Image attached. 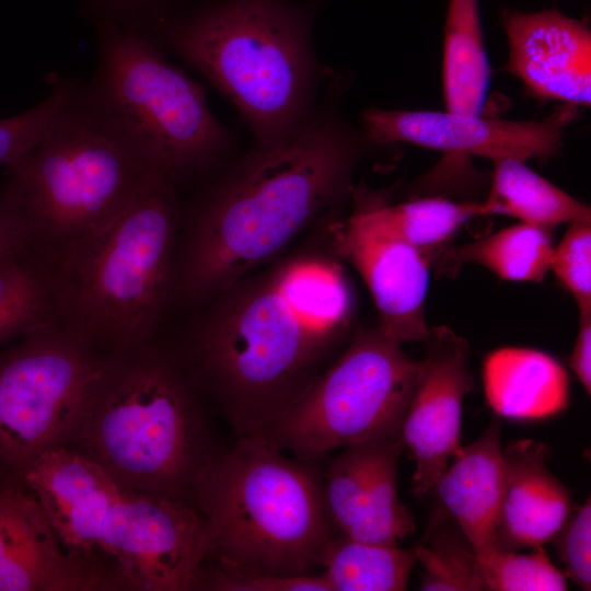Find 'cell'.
I'll return each mask as SVG.
<instances>
[{
  "label": "cell",
  "mask_w": 591,
  "mask_h": 591,
  "mask_svg": "<svg viewBox=\"0 0 591 591\" xmlns=\"http://www.w3.org/2000/svg\"><path fill=\"white\" fill-rule=\"evenodd\" d=\"M298 250L243 276L194 308L173 347L236 438L286 413L332 363L355 297L331 251L326 221Z\"/></svg>",
  "instance_id": "cell-1"
},
{
  "label": "cell",
  "mask_w": 591,
  "mask_h": 591,
  "mask_svg": "<svg viewBox=\"0 0 591 591\" xmlns=\"http://www.w3.org/2000/svg\"><path fill=\"white\" fill-rule=\"evenodd\" d=\"M331 100L281 140L233 158L183 201L171 308L194 309L278 258L351 195L362 141Z\"/></svg>",
  "instance_id": "cell-2"
},
{
  "label": "cell",
  "mask_w": 591,
  "mask_h": 591,
  "mask_svg": "<svg viewBox=\"0 0 591 591\" xmlns=\"http://www.w3.org/2000/svg\"><path fill=\"white\" fill-rule=\"evenodd\" d=\"M22 477L65 549L107 590H196L211 543L192 502L125 487L70 448L44 454Z\"/></svg>",
  "instance_id": "cell-3"
},
{
  "label": "cell",
  "mask_w": 591,
  "mask_h": 591,
  "mask_svg": "<svg viewBox=\"0 0 591 591\" xmlns=\"http://www.w3.org/2000/svg\"><path fill=\"white\" fill-rule=\"evenodd\" d=\"M179 190L146 174L104 227L43 262L55 322L107 358L155 338L171 309Z\"/></svg>",
  "instance_id": "cell-4"
},
{
  "label": "cell",
  "mask_w": 591,
  "mask_h": 591,
  "mask_svg": "<svg viewBox=\"0 0 591 591\" xmlns=\"http://www.w3.org/2000/svg\"><path fill=\"white\" fill-rule=\"evenodd\" d=\"M208 406L176 352L154 338L106 358L72 444L125 487L192 502L200 473L224 450Z\"/></svg>",
  "instance_id": "cell-5"
},
{
  "label": "cell",
  "mask_w": 591,
  "mask_h": 591,
  "mask_svg": "<svg viewBox=\"0 0 591 591\" xmlns=\"http://www.w3.org/2000/svg\"><path fill=\"white\" fill-rule=\"evenodd\" d=\"M140 31L218 89L256 146L281 140L317 105L323 73L310 18L286 0L210 1Z\"/></svg>",
  "instance_id": "cell-6"
},
{
  "label": "cell",
  "mask_w": 591,
  "mask_h": 591,
  "mask_svg": "<svg viewBox=\"0 0 591 591\" xmlns=\"http://www.w3.org/2000/svg\"><path fill=\"white\" fill-rule=\"evenodd\" d=\"M97 66L76 102L144 173L178 190L199 186L234 157L235 136L211 113L205 88L142 31L95 20Z\"/></svg>",
  "instance_id": "cell-7"
},
{
  "label": "cell",
  "mask_w": 591,
  "mask_h": 591,
  "mask_svg": "<svg viewBox=\"0 0 591 591\" xmlns=\"http://www.w3.org/2000/svg\"><path fill=\"white\" fill-rule=\"evenodd\" d=\"M320 464L289 456L258 433L216 455L192 496L209 532L208 559L277 576L312 573L336 534Z\"/></svg>",
  "instance_id": "cell-8"
},
{
  "label": "cell",
  "mask_w": 591,
  "mask_h": 591,
  "mask_svg": "<svg viewBox=\"0 0 591 591\" xmlns=\"http://www.w3.org/2000/svg\"><path fill=\"white\" fill-rule=\"evenodd\" d=\"M76 97L8 167L0 189L43 262L109 222L147 174L88 119Z\"/></svg>",
  "instance_id": "cell-9"
},
{
  "label": "cell",
  "mask_w": 591,
  "mask_h": 591,
  "mask_svg": "<svg viewBox=\"0 0 591 591\" xmlns=\"http://www.w3.org/2000/svg\"><path fill=\"white\" fill-rule=\"evenodd\" d=\"M401 344L378 325L359 327L300 398L256 433L311 462L368 440L401 438L418 371Z\"/></svg>",
  "instance_id": "cell-10"
},
{
  "label": "cell",
  "mask_w": 591,
  "mask_h": 591,
  "mask_svg": "<svg viewBox=\"0 0 591 591\" xmlns=\"http://www.w3.org/2000/svg\"><path fill=\"white\" fill-rule=\"evenodd\" d=\"M105 364L56 323L0 351V465L22 475L44 454L69 448Z\"/></svg>",
  "instance_id": "cell-11"
},
{
  "label": "cell",
  "mask_w": 591,
  "mask_h": 591,
  "mask_svg": "<svg viewBox=\"0 0 591 591\" xmlns=\"http://www.w3.org/2000/svg\"><path fill=\"white\" fill-rule=\"evenodd\" d=\"M351 195V215L327 221L331 251L361 276L384 333L399 343L422 341L430 329L425 299L432 264L378 217L368 196Z\"/></svg>",
  "instance_id": "cell-12"
},
{
  "label": "cell",
  "mask_w": 591,
  "mask_h": 591,
  "mask_svg": "<svg viewBox=\"0 0 591 591\" xmlns=\"http://www.w3.org/2000/svg\"><path fill=\"white\" fill-rule=\"evenodd\" d=\"M576 107L564 105L544 120H502L451 112L368 108L366 138L378 143L408 142L455 155L491 159H547L561 147Z\"/></svg>",
  "instance_id": "cell-13"
},
{
  "label": "cell",
  "mask_w": 591,
  "mask_h": 591,
  "mask_svg": "<svg viewBox=\"0 0 591 591\" xmlns=\"http://www.w3.org/2000/svg\"><path fill=\"white\" fill-rule=\"evenodd\" d=\"M414 391L403 420L401 440L416 463L413 493L421 497L461 449L463 401L473 390L470 346L449 326L430 327L422 340Z\"/></svg>",
  "instance_id": "cell-14"
},
{
  "label": "cell",
  "mask_w": 591,
  "mask_h": 591,
  "mask_svg": "<svg viewBox=\"0 0 591 591\" xmlns=\"http://www.w3.org/2000/svg\"><path fill=\"white\" fill-rule=\"evenodd\" d=\"M399 437L378 438L341 449L323 470L327 509L337 534L398 545L415 522L397 493Z\"/></svg>",
  "instance_id": "cell-15"
},
{
  "label": "cell",
  "mask_w": 591,
  "mask_h": 591,
  "mask_svg": "<svg viewBox=\"0 0 591 591\" xmlns=\"http://www.w3.org/2000/svg\"><path fill=\"white\" fill-rule=\"evenodd\" d=\"M507 71L544 101L589 106L591 100V33L557 11L511 13L505 20Z\"/></svg>",
  "instance_id": "cell-16"
},
{
  "label": "cell",
  "mask_w": 591,
  "mask_h": 591,
  "mask_svg": "<svg viewBox=\"0 0 591 591\" xmlns=\"http://www.w3.org/2000/svg\"><path fill=\"white\" fill-rule=\"evenodd\" d=\"M94 590L107 588L65 549L37 497L0 490V591Z\"/></svg>",
  "instance_id": "cell-17"
},
{
  "label": "cell",
  "mask_w": 591,
  "mask_h": 591,
  "mask_svg": "<svg viewBox=\"0 0 591 591\" xmlns=\"http://www.w3.org/2000/svg\"><path fill=\"white\" fill-rule=\"evenodd\" d=\"M549 451L532 439L503 449V488L496 545L503 551L552 542L570 515L571 491L547 467Z\"/></svg>",
  "instance_id": "cell-18"
},
{
  "label": "cell",
  "mask_w": 591,
  "mask_h": 591,
  "mask_svg": "<svg viewBox=\"0 0 591 591\" xmlns=\"http://www.w3.org/2000/svg\"><path fill=\"white\" fill-rule=\"evenodd\" d=\"M503 465L500 422L494 418L478 439L461 447L434 484L438 509L430 528L450 520L476 554L497 547Z\"/></svg>",
  "instance_id": "cell-19"
},
{
  "label": "cell",
  "mask_w": 591,
  "mask_h": 591,
  "mask_svg": "<svg viewBox=\"0 0 591 591\" xmlns=\"http://www.w3.org/2000/svg\"><path fill=\"white\" fill-rule=\"evenodd\" d=\"M482 375L486 401L502 417L543 419L569 404L568 372L554 357L537 349H496L485 358Z\"/></svg>",
  "instance_id": "cell-20"
},
{
  "label": "cell",
  "mask_w": 591,
  "mask_h": 591,
  "mask_svg": "<svg viewBox=\"0 0 591 591\" xmlns=\"http://www.w3.org/2000/svg\"><path fill=\"white\" fill-rule=\"evenodd\" d=\"M480 212L482 216H509L548 229L564 222H591L589 206L517 159L494 161L489 194L480 202Z\"/></svg>",
  "instance_id": "cell-21"
},
{
  "label": "cell",
  "mask_w": 591,
  "mask_h": 591,
  "mask_svg": "<svg viewBox=\"0 0 591 591\" xmlns=\"http://www.w3.org/2000/svg\"><path fill=\"white\" fill-rule=\"evenodd\" d=\"M489 79L478 0H449L443 46L445 111L479 115Z\"/></svg>",
  "instance_id": "cell-22"
},
{
  "label": "cell",
  "mask_w": 591,
  "mask_h": 591,
  "mask_svg": "<svg viewBox=\"0 0 591 591\" xmlns=\"http://www.w3.org/2000/svg\"><path fill=\"white\" fill-rule=\"evenodd\" d=\"M553 250L552 229L522 222L464 245H449L436 263L443 273L473 263L505 280L541 282Z\"/></svg>",
  "instance_id": "cell-23"
},
{
  "label": "cell",
  "mask_w": 591,
  "mask_h": 591,
  "mask_svg": "<svg viewBox=\"0 0 591 591\" xmlns=\"http://www.w3.org/2000/svg\"><path fill=\"white\" fill-rule=\"evenodd\" d=\"M416 563L414 549L335 534L318 566L332 591H402Z\"/></svg>",
  "instance_id": "cell-24"
},
{
  "label": "cell",
  "mask_w": 591,
  "mask_h": 591,
  "mask_svg": "<svg viewBox=\"0 0 591 591\" xmlns=\"http://www.w3.org/2000/svg\"><path fill=\"white\" fill-rule=\"evenodd\" d=\"M369 200L378 217L431 264L437 262L466 222L482 216L480 202H457L441 197L396 205H390L380 197H369Z\"/></svg>",
  "instance_id": "cell-25"
},
{
  "label": "cell",
  "mask_w": 591,
  "mask_h": 591,
  "mask_svg": "<svg viewBox=\"0 0 591 591\" xmlns=\"http://www.w3.org/2000/svg\"><path fill=\"white\" fill-rule=\"evenodd\" d=\"M56 323L47 270L31 251L0 262V346Z\"/></svg>",
  "instance_id": "cell-26"
},
{
  "label": "cell",
  "mask_w": 591,
  "mask_h": 591,
  "mask_svg": "<svg viewBox=\"0 0 591 591\" xmlns=\"http://www.w3.org/2000/svg\"><path fill=\"white\" fill-rule=\"evenodd\" d=\"M427 542L413 549L424 571L422 591H484L472 544L450 520L429 528Z\"/></svg>",
  "instance_id": "cell-27"
},
{
  "label": "cell",
  "mask_w": 591,
  "mask_h": 591,
  "mask_svg": "<svg viewBox=\"0 0 591 591\" xmlns=\"http://www.w3.org/2000/svg\"><path fill=\"white\" fill-rule=\"evenodd\" d=\"M485 590L490 591H565V572L548 558L543 546L529 554L491 547L477 554Z\"/></svg>",
  "instance_id": "cell-28"
},
{
  "label": "cell",
  "mask_w": 591,
  "mask_h": 591,
  "mask_svg": "<svg viewBox=\"0 0 591 591\" xmlns=\"http://www.w3.org/2000/svg\"><path fill=\"white\" fill-rule=\"evenodd\" d=\"M49 95L36 106L0 119V165L12 166L57 123L71 105L78 80L47 74Z\"/></svg>",
  "instance_id": "cell-29"
},
{
  "label": "cell",
  "mask_w": 591,
  "mask_h": 591,
  "mask_svg": "<svg viewBox=\"0 0 591 591\" xmlns=\"http://www.w3.org/2000/svg\"><path fill=\"white\" fill-rule=\"evenodd\" d=\"M591 222L569 223L554 247L549 269L573 297L579 315L591 314Z\"/></svg>",
  "instance_id": "cell-30"
},
{
  "label": "cell",
  "mask_w": 591,
  "mask_h": 591,
  "mask_svg": "<svg viewBox=\"0 0 591 591\" xmlns=\"http://www.w3.org/2000/svg\"><path fill=\"white\" fill-rule=\"evenodd\" d=\"M196 590L215 591H332L321 573L277 576L260 571L239 569L213 560L204 564Z\"/></svg>",
  "instance_id": "cell-31"
},
{
  "label": "cell",
  "mask_w": 591,
  "mask_h": 591,
  "mask_svg": "<svg viewBox=\"0 0 591 591\" xmlns=\"http://www.w3.org/2000/svg\"><path fill=\"white\" fill-rule=\"evenodd\" d=\"M552 542L565 566V575L582 590L591 589V501L590 497L570 515Z\"/></svg>",
  "instance_id": "cell-32"
},
{
  "label": "cell",
  "mask_w": 591,
  "mask_h": 591,
  "mask_svg": "<svg viewBox=\"0 0 591 591\" xmlns=\"http://www.w3.org/2000/svg\"><path fill=\"white\" fill-rule=\"evenodd\" d=\"M169 0H84L93 21L141 30L164 14Z\"/></svg>",
  "instance_id": "cell-33"
},
{
  "label": "cell",
  "mask_w": 591,
  "mask_h": 591,
  "mask_svg": "<svg viewBox=\"0 0 591 591\" xmlns=\"http://www.w3.org/2000/svg\"><path fill=\"white\" fill-rule=\"evenodd\" d=\"M31 251L25 224L0 192V262Z\"/></svg>",
  "instance_id": "cell-34"
},
{
  "label": "cell",
  "mask_w": 591,
  "mask_h": 591,
  "mask_svg": "<svg viewBox=\"0 0 591 591\" xmlns=\"http://www.w3.org/2000/svg\"><path fill=\"white\" fill-rule=\"evenodd\" d=\"M569 366L582 384L587 394H591V314L579 315V331L569 358Z\"/></svg>",
  "instance_id": "cell-35"
}]
</instances>
